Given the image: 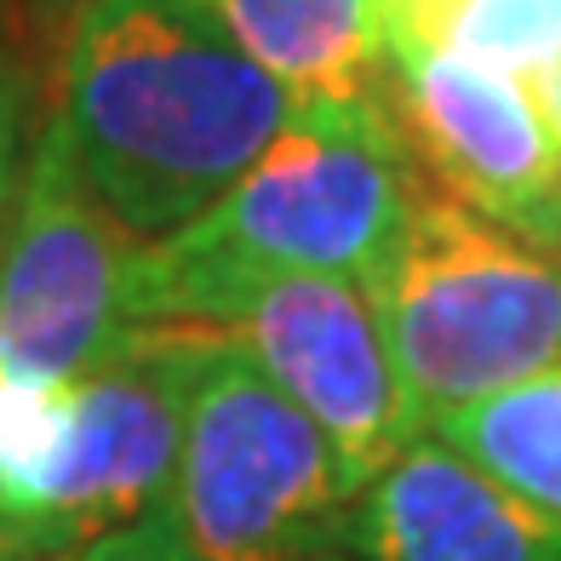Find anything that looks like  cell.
Wrapping results in <instances>:
<instances>
[{
	"label": "cell",
	"instance_id": "obj_1",
	"mask_svg": "<svg viewBox=\"0 0 561 561\" xmlns=\"http://www.w3.org/2000/svg\"><path fill=\"white\" fill-rule=\"evenodd\" d=\"M293 92L241 53L213 0H75L53 133L133 241H167L241 184Z\"/></svg>",
	"mask_w": 561,
	"mask_h": 561
},
{
	"label": "cell",
	"instance_id": "obj_2",
	"mask_svg": "<svg viewBox=\"0 0 561 561\" xmlns=\"http://www.w3.org/2000/svg\"><path fill=\"white\" fill-rule=\"evenodd\" d=\"M373 481L247 355L218 339L201 362L167 493L87 561H327Z\"/></svg>",
	"mask_w": 561,
	"mask_h": 561
},
{
	"label": "cell",
	"instance_id": "obj_3",
	"mask_svg": "<svg viewBox=\"0 0 561 561\" xmlns=\"http://www.w3.org/2000/svg\"><path fill=\"white\" fill-rule=\"evenodd\" d=\"M138 327H201L229 339L362 470H385L407 442L424 436L378 298L355 280L241 270L195 259L178 241H144Z\"/></svg>",
	"mask_w": 561,
	"mask_h": 561
},
{
	"label": "cell",
	"instance_id": "obj_4",
	"mask_svg": "<svg viewBox=\"0 0 561 561\" xmlns=\"http://www.w3.org/2000/svg\"><path fill=\"white\" fill-rule=\"evenodd\" d=\"M378 316L424 430L561 367V259L413 178Z\"/></svg>",
	"mask_w": 561,
	"mask_h": 561
},
{
	"label": "cell",
	"instance_id": "obj_5",
	"mask_svg": "<svg viewBox=\"0 0 561 561\" xmlns=\"http://www.w3.org/2000/svg\"><path fill=\"white\" fill-rule=\"evenodd\" d=\"M413 178L419 167L385 115V92L293 98L287 126L241 184L167 241L195 259L339 275L373 293L401 241Z\"/></svg>",
	"mask_w": 561,
	"mask_h": 561
},
{
	"label": "cell",
	"instance_id": "obj_6",
	"mask_svg": "<svg viewBox=\"0 0 561 561\" xmlns=\"http://www.w3.org/2000/svg\"><path fill=\"white\" fill-rule=\"evenodd\" d=\"M213 344L218 333L201 327H138L110 362L75 378L58 470L23 516L0 522V561H69L167 493L184 401Z\"/></svg>",
	"mask_w": 561,
	"mask_h": 561
},
{
	"label": "cell",
	"instance_id": "obj_7",
	"mask_svg": "<svg viewBox=\"0 0 561 561\" xmlns=\"http://www.w3.org/2000/svg\"><path fill=\"white\" fill-rule=\"evenodd\" d=\"M144 241L98 207L46 121L0 236V373L75 385L138 333Z\"/></svg>",
	"mask_w": 561,
	"mask_h": 561
},
{
	"label": "cell",
	"instance_id": "obj_8",
	"mask_svg": "<svg viewBox=\"0 0 561 561\" xmlns=\"http://www.w3.org/2000/svg\"><path fill=\"white\" fill-rule=\"evenodd\" d=\"M396 138L442 195L561 259V138L522 81L465 58L378 69Z\"/></svg>",
	"mask_w": 561,
	"mask_h": 561
},
{
	"label": "cell",
	"instance_id": "obj_9",
	"mask_svg": "<svg viewBox=\"0 0 561 561\" xmlns=\"http://www.w3.org/2000/svg\"><path fill=\"white\" fill-rule=\"evenodd\" d=\"M344 545L362 561H561V516L419 436L373 470Z\"/></svg>",
	"mask_w": 561,
	"mask_h": 561
},
{
	"label": "cell",
	"instance_id": "obj_10",
	"mask_svg": "<svg viewBox=\"0 0 561 561\" xmlns=\"http://www.w3.org/2000/svg\"><path fill=\"white\" fill-rule=\"evenodd\" d=\"M367 23L390 64L465 58L533 87L561 58V0H367Z\"/></svg>",
	"mask_w": 561,
	"mask_h": 561
},
{
	"label": "cell",
	"instance_id": "obj_11",
	"mask_svg": "<svg viewBox=\"0 0 561 561\" xmlns=\"http://www.w3.org/2000/svg\"><path fill=\"white\" fill-rule=\"evenodd\" d=\"M241 53L293 98L378 92L385 53L373 41L367 0H213Z\"/></svg>",
	"mask_w": 561,
	"mask_h": 561
},
{
	"label": "cell",
	"instance_id": "obj_12",
	"mask_svg": "<svg viewBox=\"0 0 561 561\" xmlns=\"http://www.w3.org/2000/svg\"><path fill=\"white\" fill-rule=\"evenodd\" d=\"M424 436L447 442L458 458L504 481L510 493L561 516V367L533 373L476 407H458Z\"/></svg>",
	"mask_w": 561,
	"mask_h": 561
},
{
	"label": "cell",
	"instance_id": "obj_13",
	"mask_svg": "<svg viewBox=\"0 0 561 561\" xmlns=\"http://www.w3.org/2000/svg\"><path fill=\"white\" fill-rule=\"evenodd\" d=\"M69 436V385H23L0 373V522L23 516L58 470Z\"/></svg>",
	"mask_w": 561,
	"mask_h": 561
},
{
	"label": "cell",
	"instance_id": "obj_14",
	"mask_svg": "<svg viewBox=\"0 0 561 561\" xmlns=\"http://www.w3.org/2000/svg\"><path fill=\"white\" fill-rule=\"evenodd\" d=\"M30 121H35V69L23 64L18 46H7V35H0V236H7L23 172H30V161H23Z\"/></svg>",
	"mask_w": 561,
	"mask_h": 561
},
{
	"label": "cell",
	"instance_id": "obj_15",
	"mask_svg": "<svg viewBox=\"0 0 561 561\" xmlns=\"http://www.w3.org/2000/svg\"><path fill=\"white\" fill-rule=\"evenodd\" d=\"M527 92H533V104H539V115L550 121V133L561 138V58H556V64H550V69H545Z\"/></svg>",
	"mask_w": 561,
	"mask_h": 561
},
{
	"label": "cell",
	"instance_id": "obj_16",
	"mask_svg": "<svg viewBox=\"0 0 561 561\" xmlns=\"http://www.w3.org/2000/svg\"><path fill=\"white\" fill-rule=\"evenodd\" d=\"M69 561H87V556H69Z\"/></svg>",
	"mask_w": 561,
	"mask_h": 561
}]
</instances>
